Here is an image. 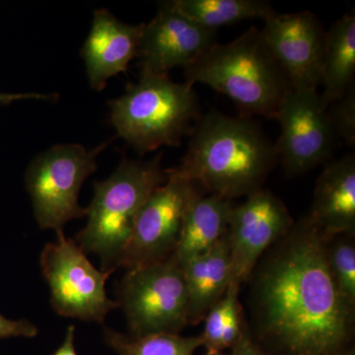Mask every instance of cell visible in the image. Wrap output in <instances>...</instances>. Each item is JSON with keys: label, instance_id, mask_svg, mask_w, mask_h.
Here are the masks:
<instances>
[{"label": "cell", "instance_id": "obj_15", "mask_svg": "<svg viewBox=\"0 0 355 355\" xmlns=\"http://www.w3.org/2000/svg\"><path fill=\"white\" fill-rule=\"evenodd\" d=\"M328 242L355 233V157L347 154L320 175L307 216Z\"/></svg>", "mask_w": 355, "mask_h": 355}, {"label": "cell", "instance_id": "obj_10", "mask_svg": "<svg viewBox=\"0 0 355 355\" xmlns=\"http://www.w3.org/2000/svg\"><path fill=\"white\" fill-rule=\"evenodd\" d=\"M275 119L280 127L275 148L287 174H303L330 158L338 139L317 90H291Z\"/></svg>", "mask_w": 355, "mask_h": 355}, {"label": "cell", "instance_id": "obj_3", "mask_svg": "<svg viewBox=\"0 0 355 355\" xmlns=\"http://www.w3.org/2000/svg\"><path fill=\"white\" fill-rule=\"evenodd\" d=\"M186 81L202 83L249 114L275 119L291 83L261 30L252 27L228 44H216L184 69Z\"/></svg>", "mask_w": 355, "mask_h": 355}, {"label": "cell", "instance_id": "obj_11", "mask_svg": "<svg viewBox=\"0 0 355 355\" xmlns=\"http://www.w3.org/2000/svg\"><path fill=\"white\" fill-rule=\"evenodd\" d=\"M293 223L284 203L263 189L234 205L227 230L231 253L229 284L241 287L263 254L291 230Z\"/></svg>", "mask_w": 355, "mask_h": 355}, {"label": "cell", "instance_id": "obj_12", "mask_svg": "<svg viewBox=\"0 0 355 355\" xmlns=\"http://www.w3.org/2000/svg\"><path fill=\"white\" fill-rule=\"evenodd\" d=\"M261 32L292 90H318L326 32L316 16L309 11L273 12Z\"/></svg>", "mask_w": 355, "mask_h": 355}, {"label": "cell", "instance_id": "obj_5", "mask_svg": "<svg viewBox=\"0 0 355 355\" xmlns=\"http://www.w3.org/2000/svg\"><path fill=\"white\" fill-rule=\"evenodd\" d=\"M111 123L121 139L139 153L179 146L198 121L200 105L193 84L168 76L139 73L121 97L109 102Z\"/></svg>", "mask_w": 355, "mask_h": 355}, {"label": "cell", "instance_id": "obj_22", "mask_svg": "<svg viewBox=\"0 0 355 355\" xmlns=\"http://www.w3.org/2000/svg\"><path fill=\"white\" fill-rule=\"evenodd\" d=\"M326 258L338 291L355 307L354 236H336L326 242Z\"/></svg>", "mask_w": 355, "mask_h": 355}, {"label": "cell", "instance_id": "obj_4", "mask_svg": "<svg viewBox=\"0 0 355 355\" xmlns=\"http://www.w3.org/2000/svg\"><path fill=\"white\" fill-rule=\"evenodd\" d=\"M167 178L160 153L146 161L125 159L108 179L95 182L87 223L76 241L86 254L99 257L101 270L119 268L142 205Z\"/></svg>", "mask_w": 355, "mask_h": 355}, {"label": "cell", "instance_id": "obj_9", "mask_svg": "<svg viewBox=\"0 0 355 355\" xmlns=\"http://www.w3.org/2000/svg\"><path fill=\"white\" fill-rule=\"evenodd\" d=\"M167 181L142 205L119 268L132 270L171 257L187 212L200 195L197 184L166 170Z\"/></svg>", "mask_w": 355, "mask_h": 355}, {"label": "cell", "instance_id": "obj_6", "mask_svg": "<svg viewBox=\"0 0 355 355\" xmlns=\"http://www.w3.org/2000/svg\"><path fill=\"white\" fill-rule=\"evenodd\" d=\"M111 141L90 150L80 144H58L32 161L25 184L40 228L53 229L58 234L64 232L67 222L86 216L85 207L78 203L79 191L97 170V157Z\"/></svg>", "mask_w": 355, "mask_h": 355}, {"label": "cell", "instance_id": "obj_7", "mask_svg": "<svg viewBox=\"0 0 355 355\" xmlns=\"http://www.w3.org/2000/svg\"><path fill=\"white\" fill-rule=\"evenodd\" d=\"M116 297L132 336L179 334L189 324L184 270L172 257L128 270L116 286Z\"/></svg>", "mask_w": 355, "mask_h": 355}, {"label": "cell", "instance_id": "obj_27", "mask_svg": "<svg viewBox=\"0 0 355 355\" xmlns=\"http://www.w3.org/2000/svg\"><path fill=\"white\" fill-rule=\"evenodd\" d=\"M74 340H76V326L70 324L67 328L64 343L53 355H78L76 352Z\"/></svg>", "mask_w": 355, "mask_h": 355}, {"label": "cell", "instance_id": "obj_19", "mask_svg": "<svg viewBox=\"0 0 355 355\" xmlns=\"http://www.w3.org/2000/svg\"><path fill=\"white\" fill-rule=\"evenodd\" d=\"M169 3L182 15L212 31L243 21L265 20L275 12L265 0H173Z\"/></svg>", "mask_w": 355, "mask_h": 355}, {"label": "cell", "instance_id": "obj_21", "mask_svg": "<svg viewBox=\"0 0 355 355\" xmlns=\"http://www.w3.org/2000/svg\"><path fill=\"white\" fill-rule=\"evenodd\" d=\"M104 340L119 355H193L202 345L200 336L157 333L135 336L110 328H105Z\"/></svg>", "mask_w": 355, "mask_h": 355}, {"label": "cell", "instance_id": "obj_25", "mask_svg": "<svg viewBox=\"0 0 355 355\" xmlns=\"http://www.w3.org/2000/svg\"><path fill=\"white\" fill-rule=\"evenodd\" d=\"M230 355H266L261 347L254 342L253 336L250 333L248 326L242 334L234 347H232Z\"/></svg>", "mask_w": 355, "mask_h": 355}, {"label": "cell", "instance_id": "obj_8", "mask_svg": "<svg viewBox=\"0 0 355 355\" xmlns=\"http://www.w3.org/2000/svg\"><path fill=\"white\" fill-rule=\"evenodd\" d=\"M40 265L50 287L51 307L60 316L103 324L119 307L106 291L113 272L97 270L76 240L64 232L44 247Z\"/></svg>", "mask_w": 355, "mask_h": 355}, {"label": "cell", "instance_id": "obj_2", "mask_svg": "<svg viewBox=\"0 0 355 355\" xmlns=\"http://www.w3.org/2000/svg\"><path fill=\"white\" fill-rule=\"evenodd\" d=\"M277 161L275 144L254 121L210 112L193 127L181 164L168 171L233 200L260 190Z\"/></svg>", "mask_w": 355, "mask_h": 355}, {"label": "cell", "instance_id": "obj_28", "mask_svg": "<svg viewBox=\"0 0 355 355\" xmlns=\"http://www.w3.org/2000/svg\"><path fill=\"white\" fill-rule=\"evenodd\" d=\"M205 355H227L224 354L223 352H207Z\"/></svg>", "mask_w": 355, "mask_h": 355}, {"label": "cell", "instance_id": "obj_18", "mask_svg": "<svg viewBox=\"0 0 355 355\" xmlns=\"http://www.w3.org/2000/svg\"><path fill=\"white\" fill-rule=\"evenodd\" d=\"M354 10L336 20L324 36L320 94L324 109L340 100L354 86Z\"/></svg>", "mask_w": 355, "mask_h": 355}, {"label": "cell", "instance_id": "obj_14", "mask_svg": "<svg viewBox=\"0 0 355 355\" xmlns=\"http://www.w3.org/2000/svg\"><path fill=\"white\" fill-rule=\"evenodd\" d=\"M144 23L130 25L121 22L107 9L94 12L92 26L81 49L89 85L102 91L112 77L127 72L137 58Z\"/></svg>", "mask_w": 355, "mask_h": 355}, {"label": "cell", "instance_id": "obj_13", "mask_svg": "<svg viewBox=\"0 0 355 355\" xmlns=\"http://www.w3.org/2000/svg\"><path fill=\"white\" fill-rule=\"evenodd\" d=\"M217 31L205 29L162 2L144 24L139 46L140 73L168 76L176 67L188 69L217 44Z\"/></svg>", "mask_w": 355, "mask_h": 355}, {"label": "cell", "instance_id": "obj_17", "mask_svg": "<svg viewBox=\"0 0 355 355\" xmlns=\"http://www.w3.org/2000/svg\"><path fill=\"white\" fill-rule=\"evenodd\" d=\"M232 200L216 195H198L191 202L172 258L184 268L209 251L227 232Z\"/></svg>", "mask_w": 355, "mask_h": 355}, {"label": "cell", "instance_id": "obj_16", "mask_svg": "<svg viewBox=\"0 0 355 355\" xmlns=\"http://www.w3.org/2000/svg\"><path fill=\"white\" fill-rule=\"evenodd\" d=\"M231 253L228 231L209 251L184 266L188 291L189 324H198L218 302L230 282Z\"/></svg>", "mask_w": 355, "mask_h": 355}, {"label": "cell", "instance_id": "obj_26", "mask_svg": "<svg viewBox=\"0 0 355 355\" xmlns=\"http://www.w3.org/2000/svg\"><path fill=\"white\" fill-rule=\"evenodd\" d=\"M58 95L55 94H40V93H19V94H7V93H0V104L8 105L16 101H22V100H46L51 101L55 100Z\"/></svg>", "mask_w": 355, "mask_h": 355}, {"label": "cell", "instance_id": "obj_24", "mask_svg": "<svg viewBox=\"0 0 355 355\" xmlns=\"http://www.w3.org/2000/svg\"><path fill=\"white\" fill-rule=\"evenodd\" d=\"M39 329L27 319L10 320L0 314V340L10 338H32L38 336Z\"/></svg>", "mask_w": 355, "mask_h": 355}, {"label": "cell", "instance_id": "obj_1", "mask_svg": "<svg viewBox=\"0 0 355 355\" xmlns=\"http://www.w3.org/2000/svg\"><path fill=\"white\" fill-rule=\"evenodd\" d=\"M326 239L308 217L261 258L252 302L259 336L279 355H343L352 340L354 306L338 291Z\"/></svg>", "mask_w": 355, "mask_h": 355}, {"label": "cell", "instance_id": "obj_23", "mask_svg": "<svg viewBox=\"0 0 355 355\" xmlns=\"http://www.w3.org/2000/svg\"><path fill=\"white\" fill-rule=\"evenodd\" d=\"M336 139L347 146H355V88L352 86L347 94L327 109Z\"/></svg>", "mask_w": 355, "mask_h": 355}, {"label": "cell", "instance_id": "obj_20", "mask_svg": "<svg viewBox=\"0 0 355 355\" xmlns=\"http://www.w3.org/2000/svg\"><path fill=\"white\" fill-rule=\"evenodd\" d=\"M240 288L241 287L229 284L223 297L209 311L203 320L205 330L200 336L202 347L207 352L232 349L244 333L248 324L238 299Z\"/></svg>", "mask_w": 355, "mask_h": 355}]
</instances>
